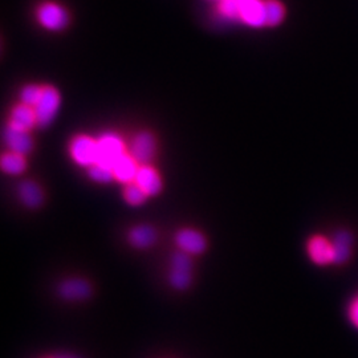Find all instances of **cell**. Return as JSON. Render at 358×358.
I'll return each mask as SVG.
<instances>
[{
    "mask_svg": "<svg viewBox=\"0 0 358 358\" xmlns=\"http://www.w3.org/2000/svg\"><path fill=\"white\" fill-rule=\"evenodd\" d=\"M125 154L124 142L113 133H106L97 140V162L101 166L113 169L115 162Z\"/></svg>",
    "mask_w": 358,
    "mask_h": 358,
    "instance_id": "cell-1",
    "label": "cell"
},
{
    "mask_svg": "<svg viewBox=\"0 0 358 358\" xmlns=\"http://www.w3.org/2000/svg\"><path fill=\"white\" fill-rule=\"evenodd\" d=\"M308 254L313 263L317 266H329L338 259L337 245L327 236L315 235L308 242Z\"/></svg>",
    "mask_w": 358,
    "mask_h": 358,
    "instance_id": "cell-2",
    "label": "cell"
},
{
    "mask_svg": "<svg viewBox=\"0 0 358 358\" xmlns=\"http://www.w3.org/2000/svg\"><path fill=\"white\" fill-rule=\"evenodd\" d=\"M60 106V93L53 87H43V93L38 105L34 108L36 113V122L40 128L51 124Z\"/></svg>",
    "mask_w": 358,
    "mask_h": 358,
    "instance_id": "cell-3",
    "label": "cell"
},
{
    "mask_svg": "<svg viewBox=\"0 0 358 358\" xmlns=\"http://www.w3.org/2000/svg\"><path fill=\"white\" fill-rule=\"evenodd\" d=\"M40 24L51 31H62L68 26L69 16L63 7L56 3H44L38 11Z\"/></svg>",
    "mask_w": 358,
    "mask_h": 358,
    "instance_id": "cell-4",
    "label": "cell"
},
{
    "mask_svg": "<svg viewBox=\"0 0 358 358\" xmlns=\"http://www.w3.org/2000/svg\"><path fill=\"white\" fill-rule=\"evenodd\" d=\"M71 154L81 166H93L97 162V141L88 136H78L72 140Z\"/></svg>",
    "mask_w": 358,
    "mask_h": 358,
    "instance_id": "cell-5",
    "label": "cell"
},
{
    "mask_svg": "<svg viewBox=\"0 0 358 358\" xmlns=\"http://www.w3.org/2000/svg\"><path fill=\"white\" fill-rule=\"evenodd\" d=\"M155 154V140L149 131H141L136 136L131 143V157L140 164L148 165Z\"/></svg>",
    "mask_w": 358,
    "mask_h": 358,
    "instance_id": "cell-6",
    "label": "cell"
},
{
    "mask_svg": "<svg viewBox=\"0 0 358 358\" xmlns=\"http://www.w3.org/2000/svg\"><path fill=\"white\" fill-rule=\"evenodd\" d=\"M4 141L7 143L8 149H11V152L22 154V155L29 153L34 148V142L28 130L16 128L11 124H8V127L4 131Z\"/></svg>",
    "mask_w": 358,
    "mask_h": 358,
    "instance_id": "cell-7",
    "label": "cell"
},
{
    "mask_svg": "<svg viewBox=\"0 0 358 358\" xmlns=\"http://www.w3.org/2000/svg\"><path fill=\"white\" fill-rule=\"evenodd\" d=\"M239 19L248 26H266L264 0H241Z\"/></svg>",
    "mask_w": 358,
    "mask_h": 358,
    "instance_id": "cell-8",
    "label": "cell"
},
{
    "mask_svg": "<svg viewBox=\"0 0 358 358\" xmlns=\"http://www.w3.org/2000/svg\"><path fill=\"white\" fill-rule=\"evenodd\" d=\"M176 241L186 254L196 255V254H202L206 250L205 236L198 231L190 230V229L180 230L176 236Z\"/></svg>",
    "mask_w": 358,
    "mask_h": 358,
    "instance_id": "cell-9",
    "label": "cell"
},
{
    "mask_svg": "<svg viewBox=\"0 0 358 358\" xmlns=\"http://www.w3.org/2000/svg\"><path fill=\"white\" fill-rule=\"evenodd\" d=\"M134 182L141 187L143 192H146L148 196L157 195L162 189V182H161L158 173L149 165L140 166Z\"/></svg>",
    "mask_w": 358,
    "mask_h": 358,
    "instance_id": "cell-10",
    "label": "cell"
},
{
    "mask_svg": "<svg viewBox=\"0 0 358 358\" xmlns=\"http://www.w3.org/2000/svg\"><path fill=\"white\" fill-rule=\"evenodd\" d=\"M138 165L140 164L131 157V154H124L112 169L115 173V178L127 185L130 182H134L140 170Z\"/></svg>",
    "mask_w": 358,
    "mask_h": 358,
    "instance_id": "cell-11",
    "label": "cell"
},
{
    "mask_svg": "<svg viewBox=\"0 0 358 358\" xmlns=\"http://www.w3.org/2000/svg\"><path fill=\"white\" fill-rule=\"evenodd\" d=\"M59 292L66 300H84L90 297L92 289L90 282L83 279H69L62 282Z\"/></svg>",
    "mask_w": 358,
    "mask_h": 358,
    "instance_id": "cell-12",
    "label": "cell"
},
{
    "mask_svg": "<svg viewBox=\"0 0 358 358\" xmlns=\"http://www.w3.org/2000/svg\"><path fill=\"white\" fill-rule=\"evenodd\" d=\"M17 192L22 202L29 208H38L43 203L44 194L38 183L34 180H23L19 185Z\"/></svg>",
    "mask_w": 358,
    "mask_h": 358,
    "instance_id": "cell-13",
    "label": "cell"
},
{
    "mask_svg": "<svg viewBox=\"0 0 358 358\" xmlns=\"http://www.w3.org/2000/svg\"><path fill=\"white\" fill-rule=\"evenodd\" d=\"M10 124L16 128L24 129V130L32 129L34 125H38L35 109L26 103L17 105L16 108H13Z\"/></svg>",
    "mask_w": 358,
    "mask_h": 358,
    "instance_id": "cell-14",
    "label": "cell"
},
{
    "mask_svg": "<svg viewBox=\"0 0 358 358\" xmlns=\"http://www.w3.org/2000/svg\"><path fill=\"white\" fill-rule=\"evenodd\" d=\"M157 239V234L150 226H137L129 232V241L134 247H150Z\"/></svg>",
    "mask_w": 358,
    "mask_h": 358,
    "instance_id": "cell-15",
    "label": "cell"
},
{
    "mask_svg": "<svg viewBox=\"0 0 358 358\" xmlns=\"http://www.w3.org/2000/svg\"><path fill=\"white\" fill-rule=\"evenodd\" d=\"M26 159H24V155L22 154L10 152L1 157V169L7 174H11V176L22 174L26 170Z\"/></svg>",
    "mask_w": 358,
    "mask_h": 358,
    "instance_id": "cell-16",
    "label": "cell"
},
{
    "mask_svg": "<svg viewBox=\"0 0 358 358\" xmlns=\"http://www.w3.org/2000/svg\"><path fill=\"white\" fill-rule=\"evenodd\" d=\"M266 26L275 27L280 24L285 16V8L279 0H264Z\"/></svg>",
    "mask_w": 358,
    "mask_h": 358,
    "instance_id": "cell-17",
    "label": "cell"
},
{
    "mask_svg": "<svg viewBox=\"0 0 358 358\" xmlns=\"http://www.w3.org/2000/svg\"><path fill=\"white\" fill-rule=\"evenodd\" d=\"M146 196H148L146 192H143L136 182L128 183L125 190H124V198H125V201L128 202L129 205H142L145 202Z\"/></svg>",
    "mask_w": 358,
    "mask_h": 358,
    "instance_id": "cell-18",
    "label": "cell"
},
{
    "mask_svg": "<svg viewBox=\"0 0 358 358\" xmlns=\"http://www.w3.org/2000/svg\"><path fill=\"white\" fill-rule=\"evenodd\" d=\"M43 93V87H38V85H27L24 87L22 92H20V99H22V103L29 105L32 108H35L38 105V100L41 97Z\"/></svg>",
    "mask_w": 358,
    "mask_h": 358,
    "instance_id": "cell-19",
    "label": "cell"
},
{
    "mask_svg": "<svg viewBox=\"0 0 358 358\" xmlns=\"http://www.w3.org/2000/svg\"><path fill=\"white\" fill-rule=\"evenodd\" d=\"M90 177L96 182L108 183V182H110L112 179L115 178V173L109 167L101 166V165L96 164V165L90 166Z\"/></svg>",
    "mask_w": 358,
    "mask_h": 358,
    "instance_id": "cell-20",
    "label": "cell"
},
{
    "mask_svg": "<svg viewBox=\"0 0 358 358\" xmlns=\"http://www.w3.org/2000/svg\"><path fill=\"white\" fill-rule=\"evenodd\" d=\"M219 11L226 17H239L241 13V0H220L219 1Z\"/></svg>",
    "mask_w": 358,
    "mask_h": 358,
    "instance_id": "cell-21",
    "label": "cell"
},
{
    "mask_svg": "<svg viewBox=\"0 0 358 358\" xmlns=\"http://www.w3.org/2000/svg\"><path fill=\"white\" fill-rule=\"evenodd\" d=\"M170 282L171 284L178 288V289H183L187 288V285L192 282L190 278V272L187 271H178V269H173L171 276H170Z\"/></svg>",
    "mask_w": 358,
    "mask_h": 358,
    "instance_id": "cell-22",
    "label": "cell"
},
{
    "mask_svg": "<svg viewBox=\"0 0 358 358\" xmlns=\"http://www.w3.org/2000/svg\"><path fill=\"white\" fill-rule=\"evenodd\" d=\"M173 269L178 271H187L192 269V259L186 254H176L173 257Z\"/></svg>",
    "mask_w": 358,
    "mask_h": 358,
    "instance_id": "cell-23",
    "label": "cell"
},
{
    "mask_svg": "<svg viewBox=\"0 0 358 358\" xmlns=\"http://www.w3.org/2000/svg\"><path fill=\"white\" fill-rule=\"evenodd\" d=\"M349 317H350V321L353 322V325L358 328V297L356 300H353L352 304H350Z\"/></svg>",
    "mask_w": 358,
    "mask_h": 358,
    "instance_id": "cell-24",
    "label": "cell"
},
{
    "mask_svg": "<svg viewBox=\"0 0 358 358\" xmlns=\"http://www.w3.org/2000/svg\"><path fill=\"white\" fill-rule=\"evenodd\" d=\"M219 1H220V0H219Z\"/></svg>",
    "mask_w": 358,
    "mask_h": 358,
    "instance_id": "cell-25",
    "label": "cell"
}]
</instances>
